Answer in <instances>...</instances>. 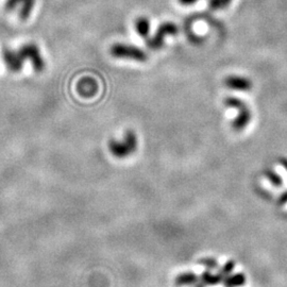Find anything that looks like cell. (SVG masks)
<instances>
[{
    "label": "cell",
    "mask_w": 287,
    "mask_h": 287,
    "mask_svg": "<svg viewBox=\"0 0 287 287\" xmlns=\"http://www.w3.org/2000/svg\"><path fill=\"white\" fill-rule=\"evenodd\" d=\"M135 30L142 37H147L150 32V22L147 17H138L135 21Z\"/></svg>",
    "instance_id": "10"
},
{
    "label": "cell",
    "mask_w": 287,
    "mask_h": 287,
    "mask_svg": "<svg viewBox=\"0 0 287 287\" xmlns=\"http://www.w3.org/2000/svg\"><path fill=\"white\" fill-rule=\"evenodd\" d=\"M227 87L239 92H249L252 88V82L249 78L240 76H229L225 79Z\"/></svg>",
    "instance_id": "8"
},
{
    "label": "cell",
    "mask_w": 287,
    "mask_h": 287,
    "mask_svg": "<svg viewBox=\"0 0 287 287\" xmlns=\"http://www.w3.org/2000/svg\"><path fill=\"white\" fill-rule=\"evenodd\" d=\"M137 148V136L132 130H128L121 140L111 139L108 142V149L113 156L119 158L132 155Z\"/></svg>",
    "instance_id": "1"
},
{
    "label": "cell",
    "mask_w": 287,
    "mask_h": 287,
    "mask_svg": "<svg viewBox=\"0 0 287 287\" xmlns=\"http://www.w3.org/2000/svg\"><path fill=\"white\" fill-rule=\"evenodd\" d=\"M225 105L233 107L238 111L237 117L233 121V128L236 130H242L251 120V112L244 101L236 97H227L225 99Z\"/></svg>",
    "instance_id": "3"
},
{
    "label": "cell",
    "mask_w": 287,
    "mask_h": 287,
    "mask_svg": "<svg viewBox=\"0 0 287 287\" xmlns=\"http://www.w3.org/2000/svg\"><path fill=\"white\" fill-rule=\"evenodd\" d=\"M232 0H209V6L212 10H222L230 5Z\"/></svg>",
    "instance_id": "11"
},
{
    "label": "cell",
    "mask_w": 287,
    "mask_h": 287,
    "mask_svg": "<svg viewBox=\"0 0 287 287\" xmlns=\"http://www.w3.org/2000/svg\"><path fill=\"white\" fill-rule=\"evenodd\" d=\"M110 53L116 59L132 60L137 62H145L148 56L144 51L134 45H128L123 43H116L111 46Z\"/></svg>",
    "instance_id": "2"
},
{
    "label": "cell",
    "mask_w": 287,
    "mask_h": 287,
    "mask_svg": "<svg viewBox=\"0 0 287 287\" xmlns=\"http://www.w3.org/2000/svg\"><path fill=\"white\" fill-rule=\"evenodd\" d=\"M19 53L22 54L24 60H29L32 64V67L37 73H42L43 70L46 67V63L43 55L41 54V51L38 49L37 45L35 44H25L23 46L18 49Z\"/></svg>",
    "instance_id": "4"
},
{
    "label": "cell",
    "mask_w": 287,
    "mask_h": 287,
    "mask_svg": "<svg viewBox=\"0 0 287 287\" xmlns=\"http://www.w3.org/2000/svg\"><path fill=\"white\" fill-rule=\"evenodd\" d=\"M2 55L6 67H8L11 72L18 73L21 72L24 66V57L19 53L18 50H12L9 48L2 49Z\"/></svg>",
    "instance_id": "6"
},
{
    "label": "cell",
    "mask_w": 287,
    "mask_h": 287,
    "mask_svg": "<svg viewBox=\"0 0 287 287\" xmlns=\"http://www.w3.org/2000/svg\"><path fill=\"white\" fill-rule=\"evenodd\" d=\"M77 92L82 97L91 98L98 92V83L92 77H85L77 84Z\"/></svg>",
    "instance_id": "7"
},
{
    "label": "cell",
    "mask_w": 287,
    "mask_h": 287,
    "mask_svg": "<svg viewBox=\"0 0 287 287\" xmlns=\"http://www.w3.org/2000/svg\"><path fill=\"white\" fill-rule=\"evenodd\" d=\"M36 0H24V2L19 6V13L18 16L22 21H27L30 17L32 11H33L35 6Z\"/></svg>",
    "instance_id": "9"
},
{
    "label": "cell",
    "mask_w": 287,
    "mask_h": 287,
    "mask_svg": "<svg viewBox=\"0 0 287 287\" xmlns=\"http://www.w3.org/2000/svg\"><path fill=\"white\" fill-rule=\"evenodd\" d=\"M179 32V29L175 23L171 22H165L158 26V28L156 32L155 36L148 42L149 48L153 50H157L162 48L165 42V36L167 35H176Z\"/></svg>",
    "instance_id": "5"
},
{
    "label": "cell",
    "mask_w": 287,
    "mask_h": 287,
    "mask_svg": "<svg viewBox=\"0 0 287 287\" xmlns=\"http://www.w3.org/2000/svg\"><path fill=\"white\" fill-rule=\"evenodd\" d=\"M178 1L182 5H193L197 1H199V0H178Z\"/></svg>",
    "instance_id": "13"
},
{
    "label": "cell",
    "mask_w": 287,
    "mask_h": 287,
    "mask_svg": "<svg viewBox=\"0 0 287 287\" xmlns=\"http://www.w3.org/2000/svg\"><path fill=\"white\" fill-rule=\"evenodd\" d=\"M24 2V0H5L4 2V10L6 12H12L15 9L19 8L21 4Z\"/></svg>",
    "instance_id": "12"
}]
</instances>
